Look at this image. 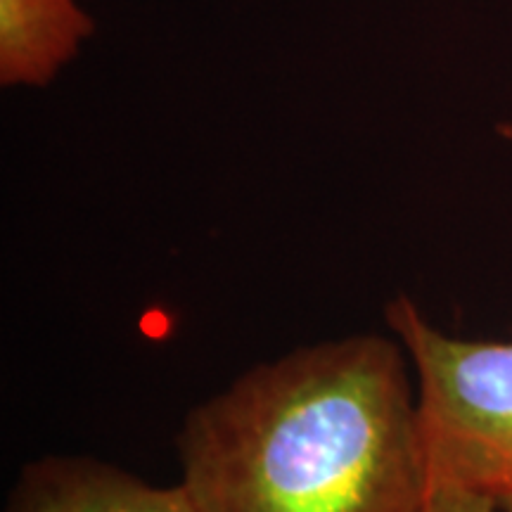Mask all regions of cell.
<instances>
[{"mask_svg":"<svg viewBox=\"0 0 512 512\" xmlns=\"http://www.w3.org/2000/svg\"><path fill=\"white\" fill-rule=\"evenodd\" d=\"M197 512H425L432 475L399 339L354 335L247 370L188 413Z\"/></svg>","mask_w":512,"mask_h":512,"instance_id":"obj_1","label":"cell"},{"mask_svg":"<svg viewBox=\"0 0 512 512\" xmlns=\"http://www.w3.org/2000/svg\"><path fill=\"white\" fill-rule=\"evenodd\" d=\"M384 318L418 380L432 486H460L501 503L512 494V342L446 335L403 294Z\"/></svg>","mask_w":512,"mask_h":512,"instance_id":"obj_2","label":"cell"},{"mask_svg":"<svg viewBox=\"0 0 512 512\" xmlns=\"http://www.w3.org/2000/svg\"><path fill=\"white\" fill-rule=\"evenodd\" d=\"M5 512H197L181 484L155 486L95 458L48 456L22 470Z\"/></svg>","mask_w":512,"mask_h":512,"instance_id":"obj_3","label":"cell"},{"mask_svg":"<svg viewBox=\"0 0 512 512\" xmlns=\"http://www.w3.org/2000/svg\"><path fill=\"white\" fill-rule=\"evenodd\" d=\"M91 29L74 0H0V81L46 86Z\"/></svg>","mask_w":512,"mask_h":512,"instance_id":"obj_4","label":"cell"},{"mask_svg":"<svg viewBox=\"0 0 512 512\" xmlns=\"http://www.w3.org/2000/svg\"><path fill=\"white\" fill-rule=\"evenodd\" d=\"M496 498L477 494V491L460 489V486L439 484L434 486L430 501L425 505V512H498Z\"/></svg>","mask_w":512,"mask_h":512,"instance_id":"obj_5","label":"cell"},{"mask_svg":"<svg viewBox=\"0 0 512 512\" xmlns=\"http://www.w3.org/2000/svg\"><path fill=\"white\" fill-rule=\"evenodd\" d=\"M498 505H501V510H503V512H512V494H510V496H505L503 501L498 503Z\"/></svg>","mask_w":512,"mask_h":512,"instance_id":"obj_6","label":"cell"}]
</instances>
